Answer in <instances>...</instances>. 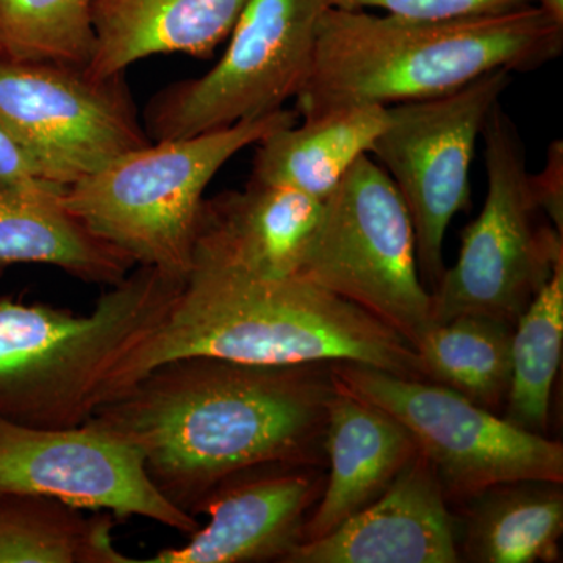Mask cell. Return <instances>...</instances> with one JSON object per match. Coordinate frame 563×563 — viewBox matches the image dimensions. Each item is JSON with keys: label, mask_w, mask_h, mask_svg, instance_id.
Segmentation results:
<instances>
[{"label": "cell", "mask_w": 563, "mask_h": 563, "mask_svg": "<svg viewBox=\"0 0 563 563\" xmlns=\"http://www.w3.org/2000/svg\"><path fill=\"white\" fill-rule=\"evenodd\" d=\"M331 363L172 358L114 393L87 422L131 443L157 490L196 518L214 487L247 466L324 465L336 393Z\"/></svg>", "instance_id": "obj_1"}, {"label": "cell", "mask_w": 563, "mask_h": 563, "mask_svg": "<svg viewBox=\"0 0 563 563\" xmlns=\"http://www.w3.org/2000/svg\"><path fill=\"white\" fill-rule=\"evenodd\" d=\"M187 355L255 365L352 362L424 379L401 333L312 282L191 269L165 321L111 374L106 401L154 366Z\"/></svg>", "instance_id": "obj_2"}, {"label": "cell", "mask_w": 563, "mask_h": 563, "mask_svg": "<svg viewBox=\"0 0 563 563\" xmlns=\"http://www.w3.org/2000/svg\"><path fill=\"white\" fill-rule=\"evenodd\" d=\"M563 27L536 3L454 20H412L331 7L296 96L302 117L355 103L437 98L496 69L526 73L555 60Z\"/></svg>", "instance_id": "obj_3"}, {"label": "cell", "mask_w": 563, "mask_h": 563, "mask_svg": "<svg viewBox=\"0 0 563 563\" xmlns=\"http://www.w3.org/2000/svg\"><path fill=\"white\" fill-rule=\"evenodd\" d=\"M185 280L140 265L88 314L0 298V418L38 429L90 420L111 374L165 321Z\"/></svg>", "instance_id": "obj_4"}, {"label": "cell", "mask_w": 563, "mask_h": 563, "mask_svg": "<svg viewBox=\"0 0 563 563\" xmlns=\"http://www.w3.org/2000/svg\"><path fill=\"white\" fill-rule=\"evenodd\" d=\"M295 122L298 113L282 109L187 139L151 141L66 185L63 206L135 265L187 279L211 179L240 151Z\"/></svg>", "instance_id": "obj_5"}, {"label": "cell", "mask_w": 563, "mask_h": 563, "mask_svg": "<svg viewBox=\"0 0 563 563\" xmlns=\"http://www.w3.org/2000/svg\"><path fill=\"white\" fill-rule=\"evenodd\" d=\"M481 139L487 198L433 288L432 322L477 314L515 325L562 261L563 239L533 201L523 140L501 103Z\"/></svg>", "instance_id": "obj_6"}, {"label": "cell", "mask_w": 563, "mask_h": 563, "mask_svg": "<svg viewBox=\"0 0 563 563\" xmlns=\"http://www.w3.org/2000/svg\"><path fill=\"white\" fill-rule=\"evenodd\" d=\"M298 277L361 307L412 347L432 324L412 218L372 155L358 158L324 199Z\"/></svg>", "instance_id": "obj_7"}, {"label": "cell", "mask_w": 563, "mask_h": 563, "mask_svg": "<svg viewBox=\"0 0 563 563\" xmlns=\"http://www.w3.org/2000/svg\"><path fill=\"white\" fill-rule=\"evenodd\" d=\"M331 372L343 390L401 422L450 503L514 481L563 483L561 443L525 431L443 385L362 363L332 362Z\"/></svg>", "instance_id": "obj_8"}, {"label": "cell", "mask_w": 563, "mask_h": 563, "mask_svg": "<svg viewBox=\"0 0 563 563\" xmlns=\"http://www.w3.org/2000/svg\"><path fill=\"white\" fill-rule=\"evenodd\" d=\"M331 7V0H250L214 68L152 98L143 124L150 140L187 139L284 109L309 76Z\"/></svg>", "instance_id": "obj_9"}, {"label": "cell", "mask_w": 563, "mask_h": 563, "mask_svg": "<svg viewBox=\"0 0 563 563\" xmlns=\"http://www.w3.org/2000/svg\"><path fill=\"white\" fill-rule=\"evenodd\" d=\"M512 80L496 69L437 98L388 107V124L372 154L398 188L413 222L422 279L444 272L448 228L472 203V165L493 107Z\"/></svg>", "instance_id": "obj_10"}, {"label": "cell", "mask_w": 563, "mask_h": 563, "mask_svg": "<svg viewBox=\"0 0 563 563\" xmlns=\"http://www.w3.org/2000/svg\"><path fill=\"white\" fill-rule=\"evenodd\" d=\"M0 121L66 185L151 143L124 76L0 51Z\"/></svg>", "instance_id": "obj_11"}, {"label": "cell", "mask_w": 563, "mask_h": 563, "mask_svg": "<svg viewBox=\"0 0 563 563\" xmlns=\"http://www.w3.org/2000/svg\"><path fill=\"white\" fill-rule=\"evenodd\" d=\"M0 492L47 496L118 520L143 517L188 537L201 528L152 484L131 443L88 422L38 429L0 418Z\"/></svg>", "instance_id": "obj_12"}, {"label": "cell", "mask_w": 563, "mask_h": 563, "mask_svg": "<svg viewBox=\"0 0 563 563\" xmlns=\"http://www.w3.org/2000/svg\"><path fill=\"white\" fill-rule=\"evenodd\" d=\"M321 463L269 462L225 477L207 496L210 517L185 547L143 563L285 562L302 543L303 526L324 488Z\"/></svg>", "instance_id": "obj_13"}, {"label": "cell", "mask_w": 563, "mask_h": 563, "mask_svg": "<svg viewBox=\"0 0 563 563\" xmlns=\"http://www.w3.org/2000/svg\"><path fill=\"white\" fill-rule=\"evenodd\" d=\"M459 521L435 470L418 451L368 507L284 563H457Z\"/></svg>", "instance_id": "obj_14"}, {"label": "cell", "mask_w": 563, "mask_h": 563, "mask_svg": "<svg viewBox=\"0 0 563 563\" xmlns=\"http://www.w3.org/2000/svg\"><path fill=\"white\" fill-rule=\"evenodd\" d=\"M322 206L291 188L250 180L240 191L203 199L191 269L255 277H298Z\"/></svg>", "instance_id": "obj_15"}, {"label": "cell", "mask_w": 563, "mask_h": 563, "mask_svg": "<svg viewBox=\"0 0 563 563\" xmlns=\"http://www.w3.org/2000/svg\"><path fill=\"white\" fill-rule=\"evenodd\" d=\"M324 454L329 474L303 526L302 543L332 532L376 501L418 454V448L401 422L336 385L325 424Z\"/></svg>", "instance_id": "obj_16"}, {"label": "cell", "mask_w": 563, "mask_h": 563, "mask_svg": "<svg viewBox=\"0 0 563 563\" xmlns=\"http://www.w3.org/2000/svg\"><path fill=\"white\" fill-rule=\"evenodd\" d=\"M250 0H95V49L88 74L124 76L133 63L158 54L210 58L231 36Z\"/></svg>", "instance_id": "obj_17"}, {"label": "cell", "mask_w": 563, "mask_h": 563, "mask_svg": "<svg viewBox=\"0 0 563 563\" xmlns=\"http://www.w3.org/2000/svg\"><path fill=\"white\" fill-rule=\"evenodd\" d=\"M388 124V107H333L285 125L258 143L251 180L291 188L324 201Z\"/></svg>", "instance_id": "obj_18"}, {"label": "cell", "mask_w": 563, "mask_h": 563, "mask_svg": "<svg viewBox=\"0 0 563 563\" xmlns=\"http://www.w3.org/2000/svg\"><path fill=\"white\" fill-rule=\"evenodd\" d=\"M63 190L0 181V269L40 263L88 284H120L135 262L88 231L63 206Z\"/></svg>", "instance_id": "obj_19"}, {"label": "cell", "mask_w": 563, "mask_h": 563, "mask_svg": "<svg viewBox=\"0 0 563 563\" xmlns=\"http://www.w3.org/2000/svg\"><path fill=\"white\" fill-rule=\"evenodd\" d=\"M461 506V562L558 561L563 532L562 483L523 479L492 485Z\"/></svg>", "instance_id": "obj_20"}, {"label": "cell", "mask_w": 563, "mask_h": 563, "mask_svg": "<svg viewBox=\"0 0 563 563\" xmlns=\"http://www.w3.org/2000/svg\"><path fill=\"white\" fill-rule=\"evenodd\" d=\"M118 518L22 492H0V563H135L113 542Z\"/></svg>", "instance_id": "obj_21"}, {"label": "cell", "mask_w": 563, "mask_h": 563, "mask_svg": "<svg viewBox=\"0 0 563 563\" xmlns=\"http://www.w3.org/2000/svg\"><path fill=\"white\" fill-rule=\"evenodd\" d=\"M514 325L477 314L432 322L413 344L422 376L498 410L512 379Z\"/></svg>", "instance_id": "obj_22"}, {"label": "cell", "mask_w": 563, "mask_h": 563, "mask_svg": "<svg viewBox=\"0 0 563 563\" xmlns=\"http://www.w3.org/2000/svg\"><path fill=\"white\" fill-rule=\"evenodd\" d=\"M563 346V258L514 325L507 421L544 435Z\"/></svg>", "instance_id": "obj_23"}, {"label": "cell", "mask_w": 563, "mask_h": 563, "mask_svg": "<svg viewBox=\"0 0 563 563\" xmlns=\"http://www.w3.org/2000/svg\"><path fill=\"white\" fill-rule=\"evenodd\" d=\"M95 0H0V51L22 60L87 69L95 49Z\"/></svg>", "instance_id": "obj_24"}, {"label": "cell", "mask_w": 563, "mask_h": 563, "mask_svg": "<svg viewBox=\"0 0 563 563\" xmlns=\"http://www.w3.org/2000/svg\"><path fill=\"white\" fill-rule=\"evenodd\" d=\"M331 3L339 9H377L412 20H454L517 10L536 0H331Z\"/></svg>", "instance_id": "obj_25"}, {"label": "cell", "mask_w": 563, "mask_h": 563, "mask_svg": "<svg viewBox=\"0 0 563 563\" xmlns=\"http://www.w3.org/2000/svg\"><path fill=\"white\" fill-rule=\"evenodd\" d=\"M0 181L33 184L63 190L65 181L46 163L36 157L13 132L0 121Z\"/></svg>", "instance_id": "obj_26"}, {"label": "cell", "mask_w": 563, "mask_h": 563, "mask_svg": "<svg viewBox=\"0 0 563 563\" xmlns=\"http://www.w3.org/2000/svg\"><path fill=\"white\" fill-rule=\"evenodd\" d=\"M533 201L548 221L563 232V143L555 140L548 147L547 162L539 173L529 176Z\"/></svg>", "instance_id": "obj_27"}, {"label": "cell", "mask_w": 563, "mask_h": 563, "mask_svg": "<svg viewBox=\"0 0 563 563\" xmlns=\"http://www.w3.org/2000/svg\"><path fill=\"white\" fill-rule=\"evenodd\" d=\"M536 5L563 27V0H536Z\"/></svg>", "instance_id": "obj_28"}]
</instances>
